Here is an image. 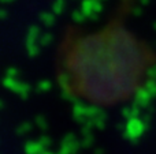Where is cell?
<instances>
[{
  "label": "cell",
  "mask_w": 156,
  "mask_h": 154,
  "mask_svg": "<svg viewBox=\"0 0 156 154\" xmlns=\"http://www.w3.org/2000/svg\"><path fill=\"white\" fill-rule=\"evenodd\" d=\"M155 63L145 42L119 25L83 38L73 56L80 92L99 104L126 101L141 87Z\"/></svg>",
  "instance_id": "6da1fadb"
}]
</instances>
